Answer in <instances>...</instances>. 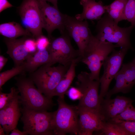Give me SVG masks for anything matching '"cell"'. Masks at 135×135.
<instances>
[{
  "instance_id": "obj_19",
  "label": "cell",
  "mask_w": 135,
  "mask_h": 135,
  "mask_svg": "<svg viewBox=\"0 0 135 135\" xmlns=\"http://www.w3.org/2000/svg\"><path fill=\"white\" fill-rule=\"evenodd\" d=\"M80 57L74 60L64 76L57 85L51 96L64 98L76 76V67L77 63L80 61Z\"/></svg>"
},
{
  "instance_id": "obj_7",
  "label": "cell",
  "mask_w": 135,
  "mask_h": 135,
  "mask_svg": "<svg viewBox=\"0 0 135 135\" xmlns=\"http://www.w3.org/2000/svg\"><path fill=\"white\" fill-rule=\"evenodd\" d=\"M57 38L52 37L48 48L50 57V62L46 65L52 66L56 63L69 67L72 62L80 57L78 50L72 47L70 36L66 32Z\"/></svg>"
},
{
  "instance_id": "obj_9",
  "label": "cell",
  "mask_w": 135,
  "mask_h": 135,
  "mask_svg": "<svg viewBox=\"0 0 135 135\" xmlns=\"http://www.w3.org/2000/svg\"><path fill=\"white\" fill-rule=\"evenodd\" d=\"M77 88L81 94L78 108L90 109L99 111L100 102L98 94L99 80L91 79L90 73L82 72L77 76Z\"/></svg>"
},
{
  "instance_id": "obj_13",
  "label": "cell",
  "mask_w": 135,
  "mask_h": 135,
  "mask_svg": "<svg viewBox=\"0 0 135 135\" xmlns=\"http://www.w3.org/2000/svg\"><path fill=\"white\" fill-rule=\"evenodd\" d=\"M77 108L79 115L78 134L91 135L94 132L99 133L104 122L99 111Z\"/></svg>"
},
{
  "instance_id": "obj_14",
  "label": "cell",
  "mask_w": 135,
  "mask_h": 135,
  "mask_svg": "<svg viewBox=\"0 0 135 135\" xmlns=\"http://www.w3.org/2000/svg\"><path fill=\"white\" fill-rule=\"evenodd\" d=\"M134 101L117 96L113 99L105 98L100 103L99 112L104 122H108L124 110Z\"/></svg>"
},
{
  "instance_id": "obj_35",
  "label": "cell",
  "mask_w": 135,
  "mask_h": 135,
  "mask_svg": "<svg viewBox=\"0 0 135 135\" xmlns=\"http://www.w3.org/2000/svg\"><path fill=\"white\" fill-rule=\"evenodd\" d=\"M42 1H44L46 2H48L51 3L53 5V6H54L56 8H58V0H41Z\"/></svg>"
},
{
  "instance_id": "obj_3",
  "label": "cell",
  "mask_w": 135,
  "mask_h": 135,
  "mask_svg": "<svg viewBox=\"0 0 135 135\" xmlns=\"http://www.w3.org/2000/svg\"><path fill=\"white\" fill-rule=\"evenodd\" d=\"M16 85L20 94V104L26 108L40 111H47L53 106L52 98L42 94L35 86L30 78L22 75L16 78Z\"/></svg>"
},
{
  "instance_id": "obj_36",
  "label": "cell",
  "mask_w": 135,
  "mask_h": 135,
  "mask_svg": "<svg viewBox=\"0 0 135 135\" xmlns=\"http://www.w3.org/2000/svg\"><path fill=\"white\" fill-rule=\"evenodd\" d=\"M4 130L1 124H0V135H6Z\"/></svg>"
},
{
  "instance_id": "obj_34",
  "label": "cell",
  "mask_w": 135,
  "mask_h": 135,
  "mask_svg": "<svg viewBox=\"0 0 135 135\" xmlns=\"http://www.w3.org/2000/svg\"><path fill=\"white\" fill-rule=\"evenodd\" d=\"M8 59L4 56H3L0 55V71L2 70V69L7 62Z\"/></svg>"
},
{
  "instance_id": "obj_25",
  "label": "cell",
  "mask_w": 135,
  "mask_h": 135,
  "mask_svg": "<svg viewBox=\"0 0 135 135\" xmlns=\"http://www.w3.org/2000/svg\"><path fill=\"white\" fill-rule=\"evenodd\" d=\"M26 72L24 64L15 66L11 69L2 72L0 74V88L8 80L17 75L23 74Z\"/></svg>"
},
{
  "instance_id": "obj_23",
  "label": "cell",
  "mask_w": 135,
  "mask_h": 135,
  "mask_svg": "<svg viewBox=\"0 0 135 135\" xmlns=\"http://www.w3.org/2000/svg\"><path fill=\"white\" fill-rule=\"evenodd\" d=\"M122 66L126 86L129 92L135 84V64L131 62Z\"/></svg>"
},
{
  "instance_id": "obj_20",
  "label": "cell",
  "mask_w": 135,
  "mask_h": 135,
  "mask_svg": "<svg viewBox=\"0 0 135 135\" xmlns=\"http://www.w3.org/2000/svg\"><path fill=\"white\" fill-rule=\"evenodd\" d=\"M0 33L5 37L10 38H16L22 36L33 37L27 30L24 28L20 24L14 22L0 24Z\"/></svg>"
},
{
  "instance_id": "obj_32",
  "label": "cell",
  "mask_w": 135,
  "mask_h": 135,
  "mask_svg": "<svg viewBox=\"0 0 135 135\" xmlns=\"http://www.w3.org/2000/svg\"><path fill=\"white\" fill-rule=\"evenodd\" d=\"M13 6L8 0H0V12L7 8Z\"/></svg>"
},
{
  "instance_id": "obj_6",
  "label": "cell",
  "mask_w": 135,
  "mask_h": 135,
  "mask_svg": "<svg viewBox=\"0 0 135 135\" xmlns=\"http://www.w3.org/2000/svg\"><path fill=\"white\" fill-rule=\"evenodd\" d=\"M23 131L31 135H54L52 126L53 112L20 108Z\"/></svg>"
},
{
  "instance_id": "obj_31",
  "label": "cell",
  "mask_w": 135,
  "mask_h": 135,
  "mask_svg": "<svg viewBox=\"0 0 135 135\" xmlns=\"http://www.w3.org/2000/svg\"><path fill=\"white\" fill-rule=\"evenodd\" d=\"M67 92L69 97L72 100L80 99L81 98V92L77 88L71 87Z\"/></svg>"
},
{
  "instance_id": "obj_18",
  "label": "cell",
  "mask_w": 135,
  "mask_h": 135,
  "mask_svg": "<svg viewBox=\"0 0 135 135\" xmlns=\"http://www.w3.org/2000/svg\"><path fill=\"white\" fill-rule=\"evenodd\" d=\"M50 57L48 49L37 50L31 54L23 63L26 72L32 73L41 66L49 64Z\"/></svg>"
},
{
  "instance_id": "obj_12",
  "label": "cell",
  "mask_w": 135,
  "mask_h": 135,
  "mask_svg": "<svg viewBox=\"0 0 135 135\" xmlns=\"http://www.w3.org/2000/svg\"><path fill=\"white\" fill-rule=\"evenodd\" d=\"M42 28L47 31L49 39L52 34L58 29L61 34L66 32L65 24L66 14L61 13L58 8L50 5L46 2L40 0Z\"/></svg>"
},
{
  "instance_id": "obj_17",
  "label": "cell",
  "mask_w": 135,
  "mask_h": 135,
  "mask_svg": "<svg viewBox=\"0 0 135 135\" xmlns=\"http://www.w3.org/2000/svg\"><path fill=\"white\" fill-rule=\"evenodd\" d=\"M80 3L83 8L82 12L75 16L79 20H99L106 12V5H104L101 1L96 2L95 0H80Z\"/></svg>"
},
{
  "instance_id": "obj_5",
  "label": "cell",
  "mask_w": 135,
  "mask_h": 135,
  "mask_svg": "<svg viewBox=\"0 0 135 135\" xmlns=\"http://www.w3.org/2000/svg\"><path fill=\"white\" fill-rule=\"evenodd\" d=\"M69 67L61 64L56 66L44 65L31 74L30 77L44 95L51 96Z\"/></svg>"
},
{
  "instance_id": "obj_28",
  "label": "cell",
  "mask_w": 135,
  "mask_h": 135,
  "mask_svg": "<svg viewBox=\"0 0 135 135\" xmlns=\"http://www.w3.org/2000/svg\"><path fill=\"white\" fill-rule=\"evenodd\" d=\"M124 16L125 20L135 26V0H128L125 8Z\"/></svg>"
},
{
  "instance_id": "obj_1",
  "label": "cell",
  "mask_w": 135,
  "mask_h": 135,
  "mask_svg": "<svg viewBox=\"0 0 135 135\" xmlns=\"http://www.w3.org/2000/svg\"><path fill=\"white\" fill-rule=\"evenodd\" d=\"M117 44L100 40L92 34L90 41L81 57L80 61L86 64L90 71V78L99 80L102 66L108 54L116 47Z\"/></svg>"
},
{
  "instance_id": "obj_27",
  "label": "cell",
  "mask_w": 135,
  "mask_h": 135,
  "mask_svg": "<svg viewBox=\"0 0 135 135\" xmlns=\"http://www.w3.org/2000/svg\"><path fill=\"white\" fill-rule=\"evenodd\" d=\"M19 93L18 88L14 87L10 88L9 93L0 92V110L4 108Z\"/></svg>"
},
{
  "instance_id": "obj_21",
  "label": "cell",
  "mask_w": 135,
  "mask_h": 135,
  "mask_svg": "<svg viewBox=\"0 0 135 135\" xmlns=\"http://www.w3.org/2000/svg\"><path fill=\"white\" fill-rule=\"evenodd\" d=\"M128 0H115L110 4L106 5V12L117 24L125 20L124 11Z\"/></svg>"
},
{
  "instance_id": "obj_30",
  "label": "cell",
  "mask_w": 135,
  "mask_h": 135,
  "mask_svg": "<svg viewBox=\"0 0 135 135\" xmlns=\"http://www.w3.org/2000/svg\"><path fill=\"white\" fill-rule=\"evenodd\" d=\"M117 124L122 127L129 135H135V121H124Z\"/></svg>"
},
{
  "instance_id": "obj_16",
  "label": "cell",
  "mask_w": 135,
  "mask_h": 135,
  "mask_svg": "<svg viewBox=\"0 0 135 135\" xmlns=\"http://www.w3.org/2000/svg\"><path fill=\"white\" fill-rule=\"evenodd\" d=\"M26 36H23L19 39L6 37L4 38L7 48L6 53L13 60L15 66L22 64L31 54L25 44Z\"/></svg>"
},
{
  "instance_id": "obj_11",
  "label": "cell",
  "mask_w": 135,
  "mask_h": 135,
  "mask_svg": "<svg viewBox=\"0 0 135 135\" xmlns=\"http://www.w3.org/2000/svg\"><path fill=\"white\" fill-rule=\"evenodd\" d=\"M65 26L66 31L77 44L81 57L92 34L88 22L86 20H79L66 14Z\"/></svg>"
},
{
  "instance_id": "obj_10",
  "label": "cell",
  "mask_w": 135,
  "mask_h": 135,
  "mask_svg": "<svg viewBox=\"0 0 135 135\" xmlns=\"http://www.w3.org/2000/svg\"><path fill=\"white\" fill-rule=\"evenodd\" d=\"M128 50L123 48L119 50H114L111 55L108 56L103 64L104 73L100 78L101 85L99 97L100 103L108 92L109 85L122 65L124 57Z\"/></svg>"
},
{
  "instance_id": "obj_33",
  "label": "cell",
  "mask_w": 135,
  "mask_h": 135,
  "mask_svg": "<svg viewBox=\"0 0 135 135\" xmlns=\"http://www.w3.org/2000/svg\"><path fill=\"white\" fill-rule=\"evenodd\" d=\"M10 135H27L28 134L26 132L21 131L16 128H14L11 131Z\"/></svg>"
},
{
  "instance_id": "obj_15",
  "label": "cell",
  "mask_w": 135,
  "mask_h": 135,
  "mask_svg": "<svg viewBox=\"0 0 135 135\" xmlns=\"http://www.w3.org/2000/svg\"><path fill=\"white\" fill-rule=\"evenodd\" d=\"M20 104V96L18 95L0 110V124L6 135H8L16 128L21 116Z\"/></svg>"
},
{
  "instance_id": "obj_37",
  "label": "cell",
  "mask_w": 135,
  "mask_h": 135,
  "mask_svg": "<svg viewBox=\"0 0 135 135\" xmlns=\"http://www.w3.org/2000/svg\"><path fill=\"white\" fill-rule=\"evenodd\" d=\"M135 64V57L134 58V59L132 60V61Z\"/></svg>"
},
{
  "instance_id": "obj_24",
  "label": "cell",
  "mask_w": 135,
  "mask_h": 135,
  "mask_svg": "<svg viewBox=\"0 0 135 135\" xmlns=\"http://www.w3.org/2000/svg\"><path fill=\"white\" fill-rule=\"evenodd\" d=\"M99 134L106 135H129L118 124L110 122H104Z\"/></svg>"
},
{
  "instance_id": "obj_29",
  "label": "cell",
  "mask_w": 135,
  "mask_h": 135,
  "mask_svg": "<svg viewBox=\"0 0 135 135\" xmlns=\"http://www.w3.org/2000/svg\"><path fill=\"white\" fill-rule=\"evenodd\" d=\"M36 41L37 50L48 49L50 43L49 38L43 35L36 38Z\"/></svg>"
},
{
  "instance_id": "obj_22",
  "label": "cell",
  "mask_w": 135,
  "mask_h": 135,
  "mask_svg": "<svg viewBox=\"0 0 135 135\" xmlns=\"http://www.w3.org/2000/svg\"><path fill=\"white\" fill-rule=\"evenodd\" d=\"M114 78L116 80V84L112 89L108 91L105 96L106 98H110L112 95L120 92L126 94L129 92L126 88L124 72L122 68L116 74Z\"/></svg>"
},
{
  "instance_id": "obj_26",
  "label": "cell",
  "mask_w": 135,
  "mask_h": 135,
  "mask_svg": "<svg viewBox=\"0 0 135 135\" xmlns=\"http://www.w3.org/2000/svg\"><path fill=\"white\" fill-rule=\"evenodd\" d=\"M124 121H135V108L132 104L122 112L108 122L118 123Z\"/></svg>"
},
{
  "instance_id": "obj_8",
  "label": "cell",
  "mask_w": 135,
  "mask_h": 135,
  "mask_svg": "<svg viewBox=\"0 0 135 135\" xmlns=\"http://www.w3.org/2000/svg\"><path fill=\"white\" fill-rule=\"evenodd\" d=\"M17 10L23 25L34 38L42 35L40 0H22Z\"/></svg>"
},
{
  "instance_id": "obj_2",
  "label": "cell",
  "mask_w": 135,
  "mask_h": 135,
  "mask_svg": "<svg viewBox=\"0 0 135 135\" xmlns=\"http://www.w3.org/2000/svg\"><path fill=\"white\" fill-rule=\"evenodd\" d=\"M106 13L97 22L96 37L102 41L115 43L121 48L132 49L130 38L134 26L131 25L127 27H120Z\"/></svg>"
},
{
  "instance_id": "obj_4",
  "label": "cell",
  "mask_w": 135,
  "mask_h": 135,
  "mask_svg": "<svg viewBox=\"0 0 135 135\" xmlns=\"http://www.w3.org/2000/svg\"><path fill=\"white\" fill-rule=\"evenodd\" d=\"M57 100L58 108L53 112L52 120L54 135H78L79 115L77 106L67 104L64 98L58 97Z\"/></svg>"
}]
</instances>
